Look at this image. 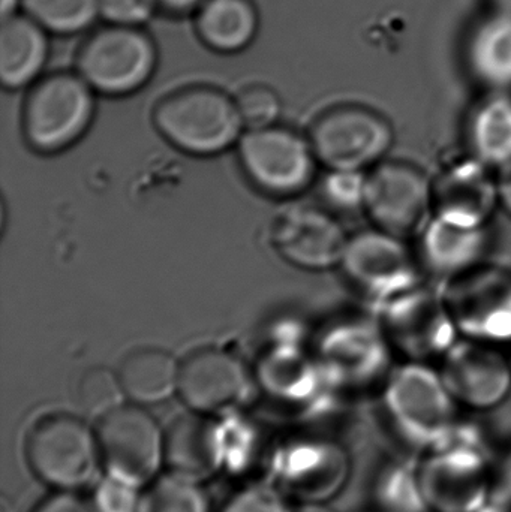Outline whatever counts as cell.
<instances>
[{
	"label": "cell",
	"mask_w": 511,
	"mask_h": 512,
	"mask_svg": "<svg viewBox=\"0 0 511 512\" xmlns=\"http://www.w3.org/2000/svg\"><path fill=\"white\" fill-rule=\"evenodd\" d=\"M420 486L429 512H479L500 478L485 430L459 417L419 459Z\"/></svg>",
	"instance_id": "1"
},
{
	"label": "cell",
	"mask_w": 511,
	"mask_h": 512,
	"mask_svg": "<svg viewBox=\"0 0 511 512\" xmlns=\"http://www.w3.org/2000/svg\"><path fill=\"white\" fill-rule=\"evenodd\" d=\"M378 394L396 435L420 453L437 445L459 418L440 367L426 361L396 363Z\"/></svg>",
	"instance_id": "2"
},
{
	"label": "cell",
	"mask_w": 511,
	"mask_h": 512,
	"mask_svg": "<svg viewBox=\"0 0 511 512\" xmlns=\"http://www.w3.org/2000/svg\"><path fill=\"white\" fill-rule=\"evenodd\" d=\"M161 137L186 155L212 158L239 144L245 134L236 98L210 86H191L162 98L153 110Z\"/></svg>",
	"instance_id": "3"
},
{
	"label": "cell",
	"mask_w": 511,
	"mask_h": 512,
	"mask_svg": "<svg viewBox=\"0 0 511 512\" xmlns=\"http://www.w3.org/2000/svg\"><path fill=\"white\" fill-rule=\"evenodd\" d=\"M23 454L33 477L54 492H77L102 471L95 426L68 412L38 418L27 430Z\"/></svg>",
	"instance_id": "4"
},
{
	"label": "cell",
	"mask_w": 511,
	"mask_h": 512,
	"mask_svg": "<svg viewBox=\"0 0 511 512\" xmlns=\"http://www.w3.org/2000/svg\"><path fill=\"white\" fill-rule=\"evenodd\" d=\"M95 90L78 72L39 78L23 105V137L33 152L56 155L77 144L92 126Z\"/></svg>",
	"instance_id": "5"
},
{
	"label": "cell",
	"mask_w": 511,
	"mask_h": 512,
	"mask_svg": "<svg viewBox=\"0 0 511 512\" xmlns=\"http://www.w3.org/2000/svg\"><path fill=\"white\" fill-rule=\"evenodd\" d=\"M324 170L368 173L389 158L395 128L380 111L362 104H342L323 111L308 132Z\"/></svg>",
	"instance_id": "6"
},
{
	"label": "cell",
	"mask_w": 511,
	"mask_h": 512,
	"mask_svg": "<svg viewBox=\"0 0 511 512\" xmlns=\"http://www.w3.org/2000/svg\"><path fill=\"white\" fill-rule=\"evenodd\" d=\"M104 477L143 490L164 468V433L146 406L126 402L95 424Z\"/></svg>",
	"instance_id": "7"
},
{
	"label": "cell",
	"mask_w": 511,
	"mask_h": 512,
	"mask_svg": "<svg viewBox=\"0 0 511 512\" xmlns=\"http://www.w3.org/2000/svg\"><path fill=\"white\" fill-rule=\"evenodd\" d=\"M158 66V48L141 27L93 32L77 54V72L99 95L120 98L143 89Z\"/></svg>",
	"instance_id": "8"
},
{
	"label": "cell",
	"mask_w": 511,
	"mask_h": 512,
	"mask_svg": "<svg viewBox=\"0 0 511 512\" xmlns=\"http://www.w3.org/2000/svg\"><path fill=\"white\" fill-rule=\"evenodd\" d=\"M239 162L249 182L273 198H294L311 188L320 167L308 135L275 125L245 131Z\"/></svg>",
	"instance_id": "9"
},
{
	"label": "cell",
	"mask_w": 511,
	"mask_h": 512,
	"mask_svg": "<svg viewBox=\"0 0 511 512\" xmlns=\"http://www.w3.org/2000/svg\"><path fill=\"white\" fill-rule=\"evenodd\" d=\"M338 268L375 310L422 283L423 271L408 240L375 227L350 234Z\"/></svg>",
	"instance_id": "10"
},
{
	"label": "cell",
	"mask_w": 511,
	"mask_h": 512,
	"mask_svg": "<svg viewBox=\"0 0 511 512\" xmlns=\"http://www.w3.org/2000/svg\"><path fill=\"white\" fill-rule=\"evenodd\" d=\"M381 327L402 360H443L461 339L441 289L420 283L375 310Z\"/></svg>",
	"instance_id": "11"
},
{
	"label": "cell",
	"mask_w": 511,
	"mask_h": 512,
	"mask_svg": "<svg viewBox=\"0 0 511 512\" xmlns=\"http://www.w3.org/2000/svg\"><path fill=\"white\" fill-rule=\"evenodd\" d=\"M462 339L511 346V270L485 264L441 285Z\"/></svg>",
	"instance_id": "12"
},
{
	"label": "cell",
	"mask_w": 511,
	"mask_h": 512,
	"mask_svg": "<svg viewBox=\"0 0 511 512\" xmlns=\"http://www.w3.org/2000/svg\"><path fill=\"white\" fill-rule=\"evenodd\" d=\"M372 227L416 239L432 216V177L419 165L389 159L368 171L365 210Z\"/></svg>",
	"instance_id": "13"
},
{
	"label": "cell",
	"mask_w": 511,
	"mask_h": 512,
	"mask_svg": "<svg viewBox=\"0 0 511 512\" xmlns=\"http://www.w3.org/2000/svg\"><path fill=\"white\" fill-rule=\"evenodd\" d=\"M323 355L333 381L357 393H380L396 364L395 351L375 312L336 322L324 339Z\"/></svg>",
	"instance_id": "14"
},
{
	"label": "cell",
	"mask_w": 511,
	"mask_h": 512,
	"mask_svg": "<svg viewBox=\"0 0 511 512\" xmlns=\"http://www.w3.org/2000/svg\"><path fill=\"white\" fill-rule=\"evenodd\" d=\"M498 171L465 156L452 159L432 176V218L468 230L491 228L500 209Z\"/></svg>",
	"instance_id": "15"
},
{
	"label": "cell",
	"mask_w": 511,
	"mask_h": 512,
	"mask_svg": "<svg viewBox=\"0 0 511 512\" xmlns=\"http://www.w3.org/2000/svg\"><path fill=\"white\" fill-rule=\"evenodd\" d=\"M252 375L231 352L203 348L180 361L177 396L188 411L215 417L228 414L248 400Z\"/></svg>",
	"instance_id": "16"
},
{
	"label": "cell",
	"mask_w": 511,
	"mask_h": 512,
	"mask_svg": "<svg viewBox=\"0 0 511 512\" xmlns=\"http://www.w3.org/2000/svg\"><path fill=\"white\" fill-rule=\"evenodd\" d=\"M438 367L459 406L486 412L509 399L511 361L503 348L461 337Z\"/></svg>",
	"instance_id": "17"
},
{
	"label": "cell",
	"mask_w": 511,
	"mask_h": 512,
	"mask_svg": "<svg viewBox=\"0 0 511 512\" xmlns=\"http://www.w3.org/2000/svg\"><path fill=\"white\" fill-rule=\"evenodd\" d=\"M348 239L350 233L326 207H291L276 219L272 230L278 255L308 271L338 268Z\"/></svg>",
	"instance_id": "18"
},
{
	"label": "cell",
	"mask_w": 511,
	"mask_h": 512,
	"mask_svg": "<svg viewBox=\"0 0 511 512\" xmlns=\"http://www.w3.org/2000/svg\"><path fill=\"white\" fill-rule=\"evenodd\" d=\"M347 450L327 438L303 439L288 447L279 466V481L288 498L302 504H327L350 481Z\"/></svg>",
	"instance_id": "19"
},
{
	"label": "cell",
	"mask_w": 511,
	"mask_h": 512,
	"mask_svg": "<svg viewBox=\"0 0 511 512\" xmlns=\"http://www.w3.org/2000/svg\"><path fill=\"white\" fill-rule=\"evenodd\" d=\"M224 447V433L212 417L189 411L165 429L164 468L168 474L203 484L221 469Z\"/></svg>",
	"instance_id": "20"
},
{
	"label": "cell",
	"mask_w": 511,
	"mask_h": 512,
	"mask_svg": "<svg viewBox=\"0 0 511 512\" xmlns=\"http://www.w3.org/2000/svg\"><path fill=\"white\" fill-rule=\"evenodd\" d=\"M491 245V228L468 230L432 218L416 237L414 251L423 273L444 285L488 262Z\"/></svg>",
	"instance_id": "21"
},
{
	"label": "cell",
	"mask_w": 511,
	"mask_h": 512,
	"mask_svg": "<svg viewBox=\"0 0 511 512\" xmlns=\"http://www.w3.org/2000/svg\"><path fill=\"white\" fill-rule=\"evenodd\" d=\"M470 77L485 92H511V12L492 8L470 29L464 48Z\"/></svg>",
	"instance_id": "22"
},
{
	"label": "cell",
	"mask_w": 511,
	"mask_h": 512,
	"mask_svg": "<svg viewBox=\"0 0 511 512\" xmlns=\"http://www.w3.org/2000/svg\"><path fill=\"white\" fill-rule=\"evenodd\" d=\"M50 54L48 32L27 14H15L0 26V81L8 90L32 87Z\"/></svg>",
	"instance_id": "23"
},
{
	"label": "cell",
	"mask_w": 511,
	"mask_h": 512,
	"mask_svg": "<svg viewBox=\"0 0 511 512\" xmlns=\"http://www.w3.org/2000/svg\"><path fill=\"white\" fill-rule=\"evenodd\" d=\"M465 152L495 171L511 165V92H485L464 120Z\"/></svg>",
	"instance_id": "24"
},
{
	"label": "cell",
	"mask_w": 511,
	"mask_h": 512,
	"mask_svg": "<svg viewBox=\"0 0 511 512\" xmlns=\"http://www.w3.org/2000/svg\"><path fill=\"white\" fill-rule=\"evenodd\" d=\"M195 32L210 50L240 53L254 42L260 17L252 0H203L195 11Z\"/></svg>",
	"instance_id": "25"
},
{
	"label": "cell",
	"mask_w": 511,
	"mask_h": 512,
	"mask_svg": "<svg viewBox=\"0 0 511 512\" xmlns=\"http://www.w3.org/2000/svg\"><path fill=\"white\" fill-rule=\"evenodd\" d=\"M120 381L128 402L152 406L176 396L179 390L180 361L159 348L129 352L119 369Z\"/></svg>",
	"instance_id": "26"
},
{
	"label": "cell",
	"mask_w": 511,
	"mask_h": 512,
	"mask_svg": "<svg viewBox=\"0 0 511 512\" xmlns=\"http://www.w3.org/2000/svg\"><path fill=\"white\" fill-rule=\"evenodd\" d=\"M378 512H429L419 477V459L387 463L374 483Z\"/></svg>",
	"instance_id": "27"
},
{
	"label": "cell",
	"mask_w": 511,
	"mask_h": 512,
	"mask_svg": "<svg viewBox=\"0 0 511 512\" xmlns=\"http://www.w3.org/2000/svg\"><path fill=\"white\" fill-rule=\"evenodd\" d=\"M137 512H212L203 484L165 474L144 487Z\"/></svg>",
	"instance_id": "28"
},
{
	"label": "cell",
	"mask_w": 511,
	"mask_h": 512,
	"mask_svg": "<svg viewBox=\"0 0 511 512\" xmlns=\"http://www.w3.org/2000/svg\"><path fill=\"white\" fill-rule=\"evenodd\" d=\"M24 14L48 33L69 36L89 29L99 17V0H23Z\"/></svg>",
	"instance_id": "29"
},
{
	"label": "cell",
	"mask_w": 511,
	"mask_h": 512,
	"mask_svg": "<svg viewBox=\"0 0 511 512\" xmlns=\"http://www.w3.org/2000/svg\"><path fill=\"white\" fill-rule=\"evenodd\" d=\"M75 397L83 414L95 421L128 402L119 373L105 366L90 367L81 375Z\"/></svg>",
	"instance_id": "30"
},
{
	"label": "cell",
	"mask_w": 511,
	"mask_h": 512,
	"mask_svg": "<svg viewBox=\"0 0 511 512\" xmlns=\"http://www.w3.org/2000/svg\"><path fill=\"white\" fill-rule=\"evenodd\" d=\"M366 177L363 171L326 170L320 194L326 209L335 213H363L365 210Z\"/></svg>",
	"instance_id": "31"
},
{
	"label": "cell",
	"mask_w": 511,
	"mask_h": 512,
	"mask_svg": "<svg viewBox=\"0 0 511 512\" xmlns=\"http://www.w3.org/2000/svg\"><path fill=\"white\" fill-rule=\"evenodd\" d=\"M237 108L246 131L278 125L282 114L281 96L266 84H249L236 96Z\"/></svg>",
	"instance_id": "32"
},
{
	"label": "cell",
	"mask_w": 511,
	"mask_h": 512,
	"mask_svg": "<svg viewBox=\"0 0 511 512\" xmlns=\"http://www.w3.org/2000/svg\"><path fill=\"white\" fill-rule=\"evenodd\" d=\"M221 512H297L285 495L272 487L254 486L240 490Z\"/></svg>",
	"instance_id": "33"
},
{
	"label": "cell",
	"mask_w": 511,
	"mask_h": 512,
	"mask_svg": "<svg viewBox=\"0 0 511 512\" xmlns=\"http://www.w3.org/2000/svg\"><path fill=\"white\" fill-rule=\"evenodd\" d=\"M158 8V0H99L102 20L113 26L141 27Z\"/></svg>",
	"instance_id": "34"
},
{
	"label": "cell",
	"mask_w": 511,
	"mask_h": 512,
	"mask_svg": "<svg viewBox=\"0 0 511 512\" xmlns=\"http://www.w3.org/2000/svg\"><path fill=\"white\" fill-rule=\"evenodd\" d=\"M140 493L141 490L104 477L90 504L95 512H137Z\"/></svg>",
	"instance_id": "35"
},
{
	"label": "cell",
	"mask_w": 511,
	"mask_h": 512,
	"mask_svg": "<svg viewBox=\"0 0 511 512\" xmlns=\"http://www.w3.org/2000/svg\"><path fill=\"white\" fill-rule=\"evenodd\" d=\"M33 512H95L90 502L75 492H54L45 498Z\"/></svg>",
	"instance_id": "36"
},
{
	"label": "cell",
	"mask_w": 511,
	"mask_h": 512,
	"mask_svg": "<svg viewBox=\"0 0 511 512\" xmlns=\"http://www.w3.org/2000/svg\"><path fill=\"white\" fill-rule=\"evenodd\" d=\"M479 512H511V492L501 478Z\"/></svg>",
	"instance_id": "37"
},
{
	"label": "cell",
	"mask_w": 511,
	"mask_h": 512,
	"mask_svg": "<svg viewBox=\"0 0 511 512\" xmlns=\"http://www.w3.org/2000/svg\"><path fill=\"white\" fill-rule=\"evenodd\" d=\"M498 183H500L501 209L511 218V165L498 171Z\"/></svg>",
	"instance_id": "38"
},
{
	"label": "cell",
	"mask_w": 511,
	"mask_h": 512,
	"mask_svg": "<svg viewBox=\"0 0 511 512\" xmlns=\"http://www.w3.org/2000/svg\"><path fill=\"white\" fill-rule=\"evenodd\" d=\"M203 0H158L159 8L167 9L174 14H186L197 11Z\"/></svg>",
	"instance_id": "39"
},
{
	"label": "cell",
	"mask_w": 511,
	"mask_h": 512,
	"mask_svg": "<svg viewBox=\"0 0 511 512\" xmlns=\"http://www.w3.org/2000/svg\"><path fill=\"white\" fill-rule=\"evenodd\" d=\"M23 0H0V15L2 20L12 17V15L18 14V6L21 5Z\"/></svg>",
	"instance_id": "40"
},
{
	"label": "cell",
	"mask_w": 511,
	"mask_h": 512,
	"mask_svg": "<svg viewBox=\"0 0 511 512\" xmlns=\"http://www.w3.org/2000/svg\"><path fill=\"white\" fill-rule=\"evenodd\" d=\"M297 512H339L333 510L327 504H302L297 508Z\"/></svg>",
	"instance_id": "41"
},
{
	"label": "cell",
	"mask_w": 511,
	"mask_h": 512,
	"mask_svg": "<svg viewBox=\"0 0 511 512\" xmlns=\"http://www.w3.org/2000/svg\"><path fill=\"white\" fill-rule=\"evenodd\" d=\"M500 478L504 486L511 492V453L509 459L506 460V465H504L503 474H501Z\"/></svg>",
	"instance_id": "42"
},
{
	"label": "cell",
	"mask_w": 511,
	"mask_h": 512,
	"mask_svg": "<svg viewBox=\"0 0 511 512\" xmlns=\"http://www.w3.org/2000/svg\"><path fill=\"white\" fill-rule=\"evenodd\" d=\"M492 8L511 12V0H491Z\"/></svg>",
	"instance_id": "43"
},
{
	"label": "cell",
	"mask_w": 511,
	"mask_h": 512,
	"mask_svg": "<svg viewBox=\"0 0 511 512\" xmlns=\"http://www.w3.org/2000/svg\"><path fill=\"white\" fill-rule=\"evenodd\" d=\"M0 512H12L11 505L8 504V499L3 496L2 499V508H0Z\"/></svg>",
	"instance_id": "44"
},
{
	"label": "cell",
	"mask_w": 511,
	"mask_h": 512,
	"mask_svg": "<svg viewBox=\"0 0 511 512\" xmlns=\"http://www.w3.org/2000/svg\"><path fill=\"white\" fill-rule=\"evenodd\" d=\"M510 361H511V352H510Z\"/></svg>",
	"instance_id": "45"
}]
</instances>
